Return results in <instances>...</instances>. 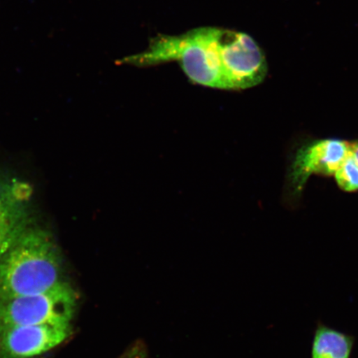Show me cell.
I'll use <instances>...</instances> for the list:
<instances>
[{"label":"cell","instance_id":"1","mask_svg":"<svg viewBox=\"0 0 358 358\" xmlns=\"http://www.w3.org/2000/svg\"><path fill=\"white\" fill-rule=\"evenodd\" d=\"M178 62L191 82L221 90H245L261 84L268 64L257 43L238 31L203 27L179 35L159 34L145 51L120 64L155 66Z\"/></svg>","mask_w":358,"mask_h":358},{"label":"cell","instance_id":"2","mask_svg":"<svg viewBox=\"0 0 358 358\" xmlns=\"http://www.w3.org/2000/svg\"><path fill=\"white\" fill-rule=\"evenodd\" d=\"M69 282L53 237L31 227L0 259V299L45 292Z\"/></svg>","mask_w":358,"mask_h":358},{"label":"cell","instance_id":"3","mask_svg":"<svg viewBox=\"0 0 358 358\" xmlns=\"http://www.w3.org/2000/svg\"><path fill=\"white\" fill-rule=\"evenodd\" d=\"M78 302L69 281L43 293L0 299V332L17 326L71 324Z\"/></svg>","mask_w":358,"mask_h":358},{"label":"cell","instance_id":"4","mask_svg":"<svg viewBox=\"0 0 358 358\" xmlns=\"http://www.w3.org/2000/svg\"><path fill=\"white\" fill-rule=\"evenodd\" d=\"M351 154V144L338 138H325L304 145L295 155L289 173V185L299 194L312 176H334Z\"/></svg>","mask_w":358,"mask_h":358},{"label":"cell","instance_id":"5","mask_svg":"<svg viewBox=\"0 0 358 358\" xmlns=\"http://www.w3.org/2000/svg\"><path fill=\"white\" fill-rule=\"evenodd\" d=\"M32 196L28 182L0 173V259L33 226Z\"/></svg>","mask_w":358,"mask_h":358},{"label":"cell","instance_id":"6","mask_svg":"<svg viewBox=\"0 0 358 358\" xmlns=\"http://www.w3.org/2000/svg\"><path fill=\"white\" fill-rule=\"evenodd\" d=\"M71 324L13 327L0 332V358H34L64 343L73 334Z\"/></svg>","mask_w":358,"mask_h":358},{"label":"cell","instance_id":"7","mask_svg":"<svg viewBox=\"0 0 358 358\" xmlns=\"http://www.w3.org/2000/svg\"><path fill=\"white\" fill-rule=\"evenodd\" d=\"M355 338L323 324L316 327L311 358H350Z\"/></svg>","mask_w":358,"mask_h":358},{"label":"cell","instance_id":"8","mask_svg":"<svg viewBox=\"0 0 358 358\" xmlns=\"http://www.w3.org/2000/svg\"><path fill=\"white\" fill-rule=\"evenodd\" d=\"M334 176L338 186L343 191L347 192L358 191V162L352 154L349 155L340 165Z\"/></svg>","mask_w":358,"mask_h":358},{"label":"cell","instance_id":"9","mask_svg":"<svg viewBox=\"0 0 358 358\" xmlns=\"http://www.w3.org/2000/svg\"><path fill=\"white\" fill-rule=\"evenodd\" d=\"M351 154L358 162V142L351 144Z\"/></svg>","mask_w":358,"mask_h":358}]
</instances>
